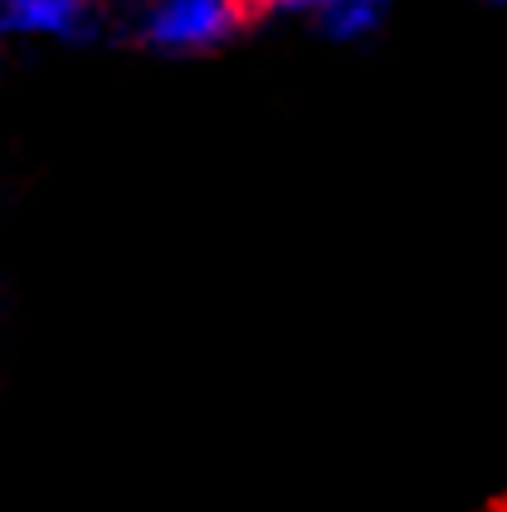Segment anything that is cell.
<instances>
[{
	"instance_id": "6da1fadb",
	"label": "cell",
	"mask_w": 507,
	"mask_h": 512,
	"mask_svg": "<svg viewBox=\"0 0 507 512\" xmlns=\"http://www.w3.org/2000/svg\"><path fill=\"white\" fill-rule=\"evenodd\" d=\"M254 0H152L137 35L156 54H205L244 30Z\"/></svg>"
},
{
	"instance_id": "7a4b0ae2",
	"label": "cell",
	"mask_w": 507,
	"mask_h": 512,
	"mask_svg": "<svg viewBox=\"0 0 507 512\" xmlns=\"http://www.w3.org/2000/svg\"><path fill=\"white\" fill-rule=\"evenodd\" d=\"M5 35L54 44H88L98 35V5L93 0H0Z\"/></svg>"
},
{
	"instance_id": "3957f363",
	"label": "cell",
	"mask_w": 507,
	"mask_h": 512,
	"mask_svg": "<svg viewBox=\"0 0 507 512\" xmlns=\"http://www.w3.org/2000/svg\"><path fill=\"white\" fill-rule=\"evenodd\" d=\"M273 10H293V15H312L317 30L337 44H356L381 30L390 0H269Z\"/></svg>"
},
{
	"instance_id": "277c9868",
	"label": "cell",
	"mask_w": 507,
	"mask_h": 512,
	"mask_svg": "<svg viewBox=\"0 0 507 512\" xmlns=\"http://www.w3.org/2000/svg\"><path fill=\"white\" fill-rule=\"evenodd\" d=\"M254 5H269V0H254Z\"/></svg>"
},
{
	"instance_id": "5b68a950",
	"label": "cell",
	"mask_w": 507,
	"mask_h": 512,
	"mask_svg": "<svg viewBox=\"0 0 507 512\" xmlns=\"http://www.w3.org/2000/svg\"><path fill=\"white\" fill-rule=\"evenodd\" d=\"M493 5H507V0H493Z\"/></svg>"
}]
</instances>
